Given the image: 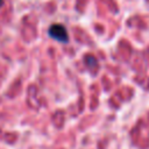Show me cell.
<instances>
[{
    "label": "cell",
    "instance_id": "2",
    "mask_svg": "<svg viewBox=\"0 0 149 149\" xmlns=\"http://www.w3.org/2000/svg\"><path fill=\"white\" fill-rule=\"evenodd\" d=\"M3 5V0H0V7Z\"/></svg>",
    "mask_w": 149,
    "mask_h": 149
},
{
    "label": "cell",
    "instance_id": "1",
    "mask_svg": "<svg viewBox=\"0 0 149 149\" xmlns=\"http://www.w3.org/2000/svg\"><path fill=\"white\" fill-rule=\"evenodd\" d=\"M49 35H50V37H52L54 40H56L58 42L66 43L69 41V35H68L65 27L63 24H59V23H55V24L50 26Z\"/></svg>",
    "mask_w": 149,
    "mask_h": 149
}]
</instances>
